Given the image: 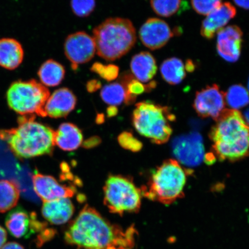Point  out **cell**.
<instances>
[{
	"label": "cell",
	"mask_w": 249,
	"mask_h": 249,
	"mask_svg": "<svg viewBox=\"0 0 249 249\" xmlns=\"http://www.w3.org/2000/svg\"><path fill=\"white\" fill-rule=\"evenodd\" d=\"M136 233L135 227L124 230L87 205L70 224L65 239L82 249H133Z\"/></svg>",
	"instance_id": "obj_1"
},
{
	"label": "cell",
	"mask_w": 249,
	"mask_h": 249,
	"mask_svg": "<svg viewBox=\"0 0 249 249\" xmlns=\"http://www.w3.org/2000/svg\"><path fill=\"white\" fill-rule=\"evenodd\" d=\"M212 127L213 150L221 161L235 162L249 156V125L242 114L225 109Z\"/></svg>",
	"instance_id": "obj_2"
},
{
	"label": "cell",
	"mask_w": 249,
	"mask_h": 249,
	"mask_svg": "<svg viewBox=\"0 0 249 249\" xmlns=\"http://www.w3.org/2000/svg\"><path fill=\"white\" fill-rule=\"evenodd\" d=\"M54 135L51 127L36 122L34 116H22L18 118L17 127L0 130V138L21 159L51 154L55 145Z\"/></svg>",
	"instance_id": "obj_3"
},
{
	"label": "cell",
	"mask_w": 249,
	"mask_h": 249,
	"mask_svg": "<svg viewBox=\"0 0 249 249\" xmlns=\"http://www.w3.org/2000/svg\"><path fill=\"white\" fill-rule=\"evenodd\" d=\"M92 38L99 57L113 61L133 48L137 40L136 31L127 18H111L93 29Z\"/></svg>",
	"instance_id": "obj_4"
},
{
	"label": "cell",
	"mask_w": 249,
	"mask_h": 249,
	"mask_svg": "<svg viewBox=\"0 0 249 249\" xmlns=\"http://www.w3.org/2000/svg\"><path fill=\"white\" fill-rule=\"evenodd\" d=\"M191 171L170 159L152 171L147 185L142 187V194L149 200L170 205L184 197L187 177Z\"/></svg>",
	"instance_id": "obj_5"
},
{
	"label": "cell",
	"mask_w": 249,
	"mask_h": 249,
	"mask_svg": "<svg viewBox=\"0 0 249 249\" xmlns=\"http://www.w3.org/2000/svg\"><path fill=\"white\" fill-rule=\"evenodd\" d=\"M175 120L169 107L149 101L137 104L132 116L137 132L157 144L169 141L173 133L171 124Z\"/></svg>",
	"instance_id": "obj_6"
},
{
	"label": "cell",
	"mask_w": 249,
	"mask_h": 249,
	"mask_svg": "<svg viewBox=\"0 0 249 249\" xmlns=\"http://www.w3.org/2000/svg\"><path fill=\"white\" fill-rule=\"evenodd\" d=\"M49 96V89L35 80L15 82L7 93L9 107L21 116L45 117L44 107Z\"/></svg>",
	"instance_id": "obj_7"
},
{
	"label": "cell",
	"mask_w": 249,
	"mask_h": 249,
	"mask_svg": "<svg viewBox=\"0 0 249 249\" xmlns=\"http://www.w3.org/2000/svg\"><path fill=\"white\" fill-rule=\"evenodd\" d=\"M104 203L112 213H138L141 207L142 192L129 177L111 175L104 188Z\"/></svg>",
	"instance_id": "obj_8"
},
{
	"label": "cell",
	"mask_w": 249,
	"mask_h": 249,
	"mask_svg": "<svg viewBox=\"0 0 249 249\" xmlns=\"http://www.w3.org/2000/svg\"><path fill=\"white\" fill-rule=\"evenodd\" d=\"M5 226L11 234L16 238H29L36 232H40L38 236L39 244L51 238V230L46 229V223L38 219L34 213H29L24 208L18 207L8 214L5 219Z\"/></svg>",
	"instance_id": "obj_9"
},
{
	"label": "cell",
	"mask_w": 249,
	"mask_h": 249,
	"mask_svg": "<svg viewBox=\"0 0 249 249\" xmlns=\"http://www.w3.org/2000/svg\"><path fill=\"white\" fill-rule=\"evenodd\" d=\"M171 147L177 160L184 166H197L203 160V140L197 132L177 137L173 140Z\"/></svg>",
	"instance_id": "obj_10"
},
{
	"label": "cell",
	"mask_w": 249,
	"mask_h": 249,
	"mask_svg": "<svg viewBox=\"0 0 249 249\" xmlns=\"http://www.w3.org/2000/svg\"><path fill=\"white\" fill-rule=\"evenodd\" d=\"M96 51L94 40L83 31L71 34L65 39V54L73 70H76L78 65L91 61Z\"/></svg>",
	"instance_id": "obj_11"
},
{
	"label": "cell",
	"mask_w": 249,
	"mask_h": 249,
	"mask_svg": "<svg viewBox=\"0 0 249 249\" xmlns=\"http://www.w3.org/2000/svg\"><path fill=\"white\" fill-rule=\"evenodd\" d=\"M225 93L215 84L196 93L194 107L199 116L216 121L225 109Z\"/></svg>",
	"instance_id": "obj_12"
},
{
	"label": "cell",
	"mask_w": 249,
	"mask_h": 249,
	"mask_svg": "<svg viewBox=\"0 0 249 249\" xmlns=\"http://www.w3.org/2000/svg\"><path fill=\"white\" fill-rule=\"evenodd\" d=\"M175 33L166 21L158 18H149L140 28L139 37L143 45L155 51L166 45Z\"/></svg>",
	"instance_id": "obj_13"
},
{
	"label": "cell",
	"mask_w": 249,
	"mask_h": 249,
	"mask_svg": "<svg viewBox=\"0 0 249 249\" xmlns=\"http://www.w3.org/2000/svg\"><path fill=\"white\" fill-rule=\"evenodd\" d=\"M32 182L34 192L43 202L72 197L76 192L73 187L61 185L54 177L36 171L32 177Z\"/></svg>",
	"instance_id": "obj_14"
},
{
	"label": "cell",
	"mask_w": 249,
	"mask_h": 249,
	"mask_svg": "<svg viewBox=\"0 0 249 249\" xmlns=\"http://www.w3.org/2000/svg\"><path fill=\"white\" fill-rule=\"evenodd\" d=\"M243 32L240 27L232 25L223 28L217 33V51L224 60L235 62L240 57Z\"/></svg>",
	"instance_id": "obj_15"
},
{
	"label": "cell",
	"mask_w": 249,
	"mask_h": 249,
	"mask_svg": "<svg viewBox=\"0 0 249 249\" xmlns=\"http://www.w3.org/2000/svg\"><path fill=\"white\" fill-rule=\"evenodd\" d=\"M236 14V9L231 3L221 4L202 21L200 31L202 36L207 39H213L217 33L235 18Z\"/></svg>",
	"instance_id": "obj_16"
},
{
	"label": "cell",
	"mask_w": 249,
	"mask_h": 249,
	"mask_svg": "<svg viewBox=\"0 0 249 249\" xmlns=\"http://www.w3.org/2000/svg\"><path fill=\"white\" fill-rule=\"evenodd\" d=\"M76 96L67 88L56 90L46 102L44 111L46 116L58 118L66 117L75 108Z\"/></svg>",
	"instance_id": "obj_17"
},
{
	"label": "cell",
	"mask_w": 249,
	"mask_h": 249,
	"mask_svg": "<svg viewBox=\"0 0 249 249\" xmlns=\"http://www.w3.org/2000/svg\"><path fill=\"white\" fill-rule=\"evenodd\" d=\"M74 211L72 202L68 198L44 202L42 208L43 217L54 225H63L68 222L72 217Z\"/></svg>",
	"instance_id": "obj_18"
},
{
	"label": "cell",
	"mask_w": 249,
	"mask_h": 249,
	"mask_svg": "<svg viewBox=\"0 0 249 249\" xmlns=\"http://www.w3.org/2000/svg\"><path fill=\"white\" fill-rule=\"evenodd\" d=\"M130 70L135 79L142 83H148L153 79L158 68L154 56L147 52H140L133 56Z\"/></svg>",
	"instance_id": "obj_19"
},
{
	"label": "cell",
	"mask_w": 249,
	"mask_h": 249,
	"mask_svg": "<svg viewBox=\"0 0 249 249\" xmlns=\"http://www.w3.org/2000/svg\"><path fill=\"white\" fill-rule=\"evenodd\" d=\"M83 139L80 129L73 124H62L57 131H55V144L62 150H75L82 144Z\"/></svg>",
	"instance_id": "obj_20"
},
{
	"label": "cell",
	"mask_w": 249,
	"mask_h": 249,
	"mask_svg": "<svg viewBox=\"0 0 249 249\" xmlns=\"http://www.w3.org/2000/svg\"><path fill=\"white\" fill-rule=\"evenodd\" d=\"M23 57L22 47L17 40H0V66L8 70H15L19 66Z\"/></svg>",
	"instance_id": "obj_21"
},
{
	"label": "cell",
	"mask_w": 249,
	"mask_h": 249,
	"mask_svg": "<svg viewBox=\"0 0 249 249\" xmlns=\"http://www.w3.org/2000/svg\"><path fill=\"white\" fill-rule=\"evenodd\" d=\"M160 70L163 80L171 85H179L186 76L185 64L176 57L164 60L161 64Z\"/></svg>",
	"instance_id": "obj_22"
},
{
	"label": "cell",
	"mask_w": 249,
	"mask_h": 249,
	"mask_svg": "<svg viewBox=\"0 0 249 249\" xmlns=\"http://www.w3.org/2000/svg\"><path fill=\"white\" fill-rule=\"evenodd\" d=\"M38 74L43 85L55 87L60 85L64 80L65 70L59 62L49 60L41 65Z\"/></svg>",
	"instance_id": "obj_23"
},
{
	"label": "cell",
	"mask_w": 249,
	"mask_h": 249,
	"mask_svg": "<svg viewBox=\"0 0 249 249\" xmlns=\"http://www.w3.org/2000/svg\"><path fill=\"white\" fill-rule=\"evenodd\" d=\"M101 96L106 104L113 107H117L123 102L130 105L135 102L127 95L123 84L120 83H113L103 87Z\"/></svg>",
	"instance_id": "obj_24"
},
{
	"label": "cell",
	"mask_w": 249,
	"mask_h": 249,
	"mask_svg": "<svg viewBox=\"0 0 249 249\" xmlns=\"http://www.w3.org/2000/svg\"><path fill=\"white\" fill-rule=\"evenodd\" d=\"M20 191L12 180H0V213L11 210L17 205Z\"/></svg>",
	"instance_id": "obj_25"
},
{
	"label": "cell",
	"mask_w": 249,
	"mask_h": 249,
	"mask_svg": "<svg viewBox=\"0 0 249 249\" xmlns=\"http://www.w3.org/2000/svg\"><path fill=\"white\" fill-rule=\"evenodd\" d=\"M225 101L234 110L247 107L249 104L248 90L241 85H233L225 93Z\"/></svg>",
	"instance_id": "obj_26"
},
{
	"label": "cell",
	"mask_w": 249,
	"mask_h": 249,
	"mask_svg": "<svg viewBox=\"0 0 249 249\" xmlns=\"http://www.w3.org/2000/svg\"><path fill=\"white\" fill-rule=\"evenodd\" d=\"M152 9L162 17H170L180 12L184 6L182 0H150Z\"/></svg>",
	"instance_id": "obj_27"
},
{
	"label": "cell",
	"mask_w": 249,
	"mask_h": 249,
	"mask_svg": "<svg viewBox=\"0 0 249 249\" xmlns=\"http://www.w3.org/2000/svg\"><path fill=\"white\" fill-rule=\"evenodd\" d=\"M123 79L122 84L125 87L127 95L134 101H135L137 96L142 94L145 91H149L155 88L157 86V83L155 82L149 83L147 85H143V83L139 82V80L132 79V77L130 74H125Z\"/></svg>",
	"instance_id": "obj_28"
},
{
	"label": "cell",
	"mask_w": 249,
	"mask_h": 249,
	"mask_svg": "<svg viewBox=\"0 0 249 249\" xmlns=\"http://www.w3.org/2000/svg\"><path fill=\"white\" fill-rule=\"evenodd\" d=\"M91 70L108 82H111L117 79L119 74V68L113 64L105 65L99 62H96L93 64Z\"/></svg>",
	"instance_id": "obj_29"
},
{
	"label": "cell",
	"mask_w": 249,
	"mask_h": 249,
	"mask_svg": "<svg viewBox=\"0 0 249 249\" xmlns=\"http://www.w3.org/2000/svg\"><path fill=\"white\" fill-rule=\"evenodd\" d=\"M71 6L74 14L80 18L91 15L95 8V0H71Z\"/></svg>",
	"instance_id": "obj_30"
},
{
	"label": "cell",
	"mask_w": 249,
	"mask_h": 249,
	"mask_svg": "<svg viewBox=\"0 0 249 249\" xmlns=\"http://www.w3.org/2000/svg\"><path fill=\"white\" fill-rule=\"evenodd\" d=\"M222 0H191L192 5L197 14L208 15L219 7Z\"/></svg>",
	"instance_id": "obj_31"
},
{
	"label": "cell",
	"mask_w": 249,
	"mask_h": 249,
	"mask_svg": "<svg viewBox=\"0 0 249 249\" xmlns=\"http://www.w3.org/2000/svg\"><path fill=\"white\" fill-rule=\"evenodd\" d=\"M118 140L121 147L132 152H139L142 147V143L129 132L120 134Z\"/></svg>",
	"instance_id": "obj_32"
},
{
	"label": "cell",
	"mask_w": 249,
	"mask_h": 249,
	"mask_svg": "<svg viewBox=\"0 0 249 249\" xmlns=\"http://www.w3.org/2000/svg\"><path fill=\"white\" fill-rule=\"evenodd\" d=\"M101 83L97 80H91L87 84V91L89 92H93L97 91L101 87Z\"/></svg>",
	"instance_id": "obj_33"
},
{
	"label": "cell",
	"mask_w": 249,
	"mask_h": 249,
	"mask_svg": "<svg viewBox=\"0 0 249 249\" xmlns=\"http://www.w3.org/2000/svg\"><path fill=\"white\" fill-rule=\"evenodd\" d=\"M7 239V232H6L5 230L2 227L0 226V249L5 245Z\"/></svg>",
	"instance_id": "obj_34"
},
{
	"label": "cell",
	"mask_w": 249,
	"mask_h": 249,
	"mask_svg": "<svg viewBox=\"0 0 249 249\" xmlns=\"http://www.w3.org/2000/svg\"><path fill=\"white\" fill-rule=\"evenodd\" d=\"M1 249H24L20 244L17 242H9L3 246Z\"/></svg>",
	"instance_id": "obj_35"
},
{
	"label": "cell",
	"mask_w": 249,
	"mask_h": 249,
	"mask_svg": "<svg viewBox=\"0 0 249 249\" xmlns=\"http://www.w3.org/2000/svg\"><path fill=\"white\" fill-rule=\"evenodd\" d=\"M233 2L238 7L249 10V0H233Z\"/></svg>",
	"instance_id": "obj_36"
},
{
	"label": "cell",
	"mask_w": 249,
	"mask_h": 249,
	"mask_svg": "<svg viewBox=\"0 0 249 249\" xmlns=\"http://www.w3.org/2000/svg\"><path fill=\"white\" fill-rule=\"evenodd\" d=\"M185 67L186 71H188V72H193L196 68L194 62L191 60L186 61Z\"/></svg>",
	"instance_id": "obj_37"
},
{
	"label": "cell",
	"mask_w": 249,
	"mask_h": 249,
	"mask_svg": "<svg viewBox=\"0 0 249 249\" xmlns=\"http://www.w3.org/2000/svg\"><path fill=\"white\" fill-rule=\"evenodd\" d=\"M99 139H92L87 140V141L85 143V146L86 148L92 147L94 145H97Z\"/></svg>",
	"instance_id": "obj_38"
},
{
	"label": "cell",
	"mask_w": 249,
	"mask_h": 249,
	"mask_svg": "<svg viewBox=\"0 0 249 249\" xmlns=\"http://www.w3.org/2000/svg\"><path fill=\"white\" fill-rule=\"evenodd\" d=\"M117 113V109L116 107H113V106H111L110 107L107 108V113L108 116H113L116 115Z\"/></svg>",
	"instance_id": "obj_39"
},
{
	"label": "cell",
	"mask_w": 249,
	"mask_h": 249,
	"mask_svg": "<svg viewBox=\"0 0 249 249\" xmlns=\"http://www.w3.org/2000/svg\"><path fill=\"white\" fill-rule=\"evenodd\" d=\"M245 116L246 118V121H247V122L248 123L249 125V108L248 109L247 111H246Z\"/></svg>",
	"instance_id": "obj_40"
},
{
	"label": "cell",
	"mask_w": 249,
	"mask_h": 249,
	"mask_svg": "<svg viewBox=\"0 0 249 249\" xmlns=\"http://www.w3.org/2000/svg\"><path fill=\"white\" fill-rule=\"evenodd\" d=\"M248 91H249V81H248Z\"/></svg>",
	"instance_id": "obj_41"
}]
</instances>
